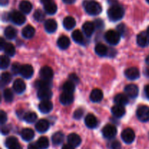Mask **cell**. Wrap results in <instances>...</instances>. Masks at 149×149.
I'll use <instances>...</instances> for the list:
<instances>
[{"label": "cell", "instance_id": "13", "mask_svg": "<svg viewBox=\"0 0 149 149\" xmlns=\"http://www.w3.org/2000/svg\"><path fill=\"white\" fill-rule=\"evenodd\" d=\"M84 123H85L86 126L87 127L90 128V129H93V128H95L97 127L98 122H97V118L95 117V115L92 114V113H89L85 117Z\"/></svg>", "mask_w": 149, "mask_h": 149}, {"label": "cell", "instance_id": "59", "mask_svg": "<svg viewBox=\"0 0 149 149\" xmlns=\"http://www.w3.org/2000/svg\"><path fill=\"white\" fill-rule=\"evenodd\" d=\"M9 0H0V4L1 6H5L8 4Z\"/></svg>", "mask_w": 149, "mask_h": 149}, {"label": "cell", "instance_id": "46", "mask_svg": "<svg viewBox=\"0 0 149 149\" xmlns=\"http://www.w3.org/2000/svg\"><path fill=\"white\" fill-rule=\"evenodd\" d=\"M20 68H21V65H20L18 63H15L12 65V72H13V74H15V75H17V74H20Z\"/></svg>", "mask_w": 149, "mask_h": 149}, {"label": "cell", "instance_id": "14", "mask_svg": "<svg viewBox=\"0 0 149 149\" xmlns=\"http://www.w3.org/2000/svg\"><path fill=\"white\" fill-rule=\"evenodd\" d=\"M49 127V123L46 119H41L36 122L35 125V128L36 130L40 133H44L47 132Z\"/></svg>", "mask_w": 149, "mask_h": 149}, {"label": "cell", "instance_id": "7", "mask_svg": "<svg viewBox=\"0 0 149 149\" xmlns=\"http://www.w3.org/2000/svg\"><path fill=\"white\" fill-rule=\"evenodd\" d=\"M122 138L125 143L130 144L135 141V134L134 131L130 128H127L124 130L122 132Z\"/></svg>", "mask_w": 149, "mask_h": 149}, {"label": "cell", "instance_id": "54", "mask_svg": "<svg viewBox=\"0 0 149 149\" xmlns=\"http://www.w3.org/2000/svg\"><path fill=\"white\" fill-rule=\"evenodd\" d=\"M28 149H40L38 147V146L36 145V143H31L29 144V146H28Z\"/></svg>", "mask_w": 149, "mask_h": 149}, {"label": "cell", "instance_id": "20", "mask_svg": "<svg viewBox=\"0 0 149 149\" xmlns=\"http://www.w3.org/2000/svg\"><path fill=\"white\" fill-rule=\"evenodd\" d=\"M68 144L71 145L72 146L75 147L79 146L81 143V139L79 135L76 133H71L68 136Z\"/></svg>", "mask_w": 149, "mask_h": 149}, {"label": "cell", "instance_id": "56", "mask_svg": "<svg viewBox=\"0 0 149 149\" xmlns=\"http://www.w3.org/2000/svg\"><path fill=\"white\" fill-rule=\"evenodd\" d=\"M62 149H74V147L70 144H65L62 147Z\"/></svg>", "mask_w": 149, "mask_h": 149}, {"label": "cell", "instance_id": "5", "mask_svg": "<svg viewBox=\"0 0 149 149\" xmlns=\"http://www.w3.org/2000/svg\"><path fill=\"white\" fill-rule=\"evenodd\" d=\"M137 117L141 122H147L149 121V107L146 106H141L138 108L136 112Z\"/></svg>", "mask_w": 149, "mask_h": 149}, {"label": "cell", "instance_id": "58", "mask_svg": "<svg viewBox=\"0 0 149 149\" xmlns=\"http://www.w3.org/2000/svg\"><path fill=\"white\" fill-rule=\"evenodd\" d=\"M76 0H63L64 3L65 4H74Z\"/></svg>", "mask_w": 149, "mask_h": 149}, {"label": "cell", "instance_id": "45", "mask_svg": "<svg viewBox=\"0 0 149 149\" xmlns=\"http://www.w3.org/2000/svg\"><path fill=\"white\" fill-rule=\"evenodd\" d=\"M127 28L125 26V24L123 23H121V24L118 25V26L116 27V31L119 33L120 35H125V33H126Z\"/></svg>", "mask_w": 149, "mask_h": 149}, {"label": "cell", "instance_id": "16", "mask_svg": "<svg viewBox=\"0 0 149 149\" xmlns=\"http://www.w3.org/2000/svg\"><path fill=\"white\" fill-rule=\"evenodd\" d=\"M5 146L8 149H23L15 137H10L7 138Z\"/></svg>", "mask_w": 149, "mask_h": 149}, {"label": "cell", "instance_id": "38", "mask_svg": "<svg viewBox=\"0 0 149 149\" xmlns=\"http://www.w3.org/2000/svg\"><path fill=\"white\" fill-rule=\"evenodd\" d=\"M23 119L27 123H33L37 119V115L34 112H27L23 115Z\"/></svg>", "mask_w": 149, "mask_h": 149}, {"label": "cell", "instance_id": "53", "mask_svg": "<svg viewBox=\"0 0 149 149\" xmlns=\"http://www.w3.org/2000/svg\"><path fill=\"white\" fill-rule=\"evenodd\" d=\"M144 92H145V95L146 97L149 100V84L146 86L145 89H144Z\"/></svg>", "mask_w": 149, "mask_h": 149}, {"label": "cell", "instance_id": "29", "mask_svg": "<svg viewBox=\"0 0 149 149\" xmlns=\"http://www.w3.org/2000/svg\"><path fill=\"white\" fill-rule=\"evenodd\" d=\"M52 86V82H51V81H49V80H38V81L35 83V87H36L39 90L50 89Z\"/></svg>", "mask_w": 149, "mask_h": 149}, {"label": "cell", "instance_id": "24", "mask_svg": "<svg viewBox=\"0 0 149 149\" xmlns=\"http://www.w3.org/2000/svg\"><path fill=\"white\" fill-rule=\"evenodd\" d=\"M95 51L96 54L100 57L108 56V53H109V48L103 44H97L95 47Z\"/></svg>", "mask_w": 149, "mask_h": 149}, {"label": "cell", "instance_id": "47", "mask_svg": "<svg viewBox=\"0 0 149 149\" xmlns=\"http://www.w3.org/2000/svg\"><path fill=\"white\" fill-rule=\"evenodd\" d=\"M7 121V113L4 111L1 110L0 111V124L1 125H3L4 124L6 123V122Z\"/></svg>", "mask_w": 149, "mask_h": 149}, {"label": "cell", "instance_id": "18", "mask_svg": "<svg viewBox=\"0 0 149 149\" xmlns=\"http://www.w3.org/2000/svg\"><path fill=\"white\" fill-rule=\"evenodd\" d=\"M26 83L20 79H17L13 82V89L17 94H21L26 90Z\"/></svg>", "mask_w": 149, "mask_h": 149}, {"label": "cell", "instance_id": "50", "mask_svg": "<svg viewBox=\"0 0 149 149\" xmlns=\"http://www.w3.org/2000/svg\"><path fill=\"white\" fill-rule=\"evenodd\" d=\"M94 23L95 26V28H97V29H102L103 28V26H104L103 21L102 20H100V19H97V20H95Z\"/></svg>", "mask_w": 149, "mask_h": 149}, {"label": "cell", "instance_id": "34", "mask_svg": "<svg viewBox=\"0 0 149 149\" xmlns=\"http://www.w3.org/2000/svg\"><path fill=\"white\" fill-rule=\"evenodd\" d=\"M64 141V135L61 132H57L52 136V142L55 146H59Z\"/></svg>", "mask_w": 149, "mask_h": 149}, {"label": "cell", "instance_id": "33", "mask_svg": "<svg viewBox=\"0 0 149 149\" xmlns=\"http://www.w3.org/2000/svg\"><path fill=\"white\" fill-rule=\"evenodd\" d=\"M4 34L7 39L12 40V39H14L17 36V31L12 26H8L4 29Z\"/></svg>", "mask_w": 149, "mask_h": 149}, {"label": "cell", "instance_id": "2", "mask_svg": "<svg viewBox=\"0 0 149 149\" xmlns=\"http://www.w3.org/2000/svg\"><path fill=\"white\" fill-rule=\"evenodd\" d=\"M85 11L90 15H97L102 12V7L94 0H86L83 3Z\"/></svg>", "mask_w": 149, "mask_h": 149}, {"label": "cell", "instance_id": "32", "mask_svg": "<svg viewBox=\"0 0 149 149\" xmlns=\"http://www.w3.org/2000/svg\"><path fill=\"white\" fill-rule=\"evenodd\" d=\"M21 138L25 141H31L34 138V132L31 129L26 128L21 131Z\"/></svg>", "mask_w": 149, "mask_h": 149}, {"label": "cell", "instance_id": "19", "mask_svg": "<svg viewBox=\"0 0 149 149\" xmlns=\"http://www.w3.org/2000/svg\"><path fill=\"white\" fill-rule=\"evenodd\" d=\"M74 101V95L71 93H63L60 96V102L64 106L71 104Z\"/></svg>", "mask_w": 149, "mask_h": 149}, {"label": "cell", "instance_id": "49", "mask_svg": "<svg viewBox=\"0 0 149 149\" xmlns=\"http://www.w3.org/2000/svg\"><path fill=\"white\" fill-rule=\"evenodd\" d=\"M122 146L118 141H113L111 143L110 148L111 149H121Z\"/></svg>", "mask_w": 149, "mask_h": 149}, {"label": "cell", "instance_id": "1", "mask_svg": "<svg viewBox=\"0 0 149 149\" xmlns=\"http://www.w3.org/2000/svg\"><path fill=\"white\" fill-rule=\"evenodd\" d=\"M125 15V9L119 4L111 6L108 10V16L111 21L120 20Z\"/></svg>", "mask_w": 149, "mask_h": 149}, {"label": "cell", "instance_id": "60", "mask_svg": "<svg viewBox=\"0 0 149 149\" xmlns=\"http://www.w3.org/2000/svg\"><path fill=\"white\" fill-rule=\"evenodd\" d=\"M40 1L42 4H43L44 5H45V4H49V3L52 2V0H40Z\"/></svg>", "mask_w": 149, "mask_h": 149}, {"label": "cell", "instance_id": "15", "mask_svg": "<svg viewBox=\"0 0 149 149\" xmlns=\"http://www.w3.org/2000/svg\"><path fill=\"white\" fill-rule=\"evenodd\" d=\"M53 109V105L49 100H43L39 104V110L43 113H48Z\"/></svg>", "mask_w": 149, "mask_h": 149}, {"label": "cell", "instance_id": "40", "mask_svg": "<svg viewBox=\"0 0 149 149\" xmlns=\"http://www.w3.org/2000/svg\"><path fill=\"white\" fill-rule=\"evenodd\" d=\"M36 145L40 149H47L49 147V141L46 137H41L38 139Z\"/></svg>", "mask_w": 149, "mask_h": 149}, {"label": "cell", "instance_id": "63", "mask_svg": "<svg viewBox=\"0 0 149 149\" xmlns=\"http://www.w3.org/2000/svg\"><path fill=\"white\" fill-rule=\"evenodd\" d=\"M146 74H147V76H148V77H149V68L148 70H147V71H146Z\"/></svg>", "mask_w": 149, "mask_h": 149}, {"label": "cell", "instance_id": "37", "mask_svg": "<svg viewBox=\"0 0 149 149\" xmlns=\"http://www.w3.org/2000/svg\"><path fill=\"white\" fill-rule=\"evenodd\" d=\"M3 50H4L5 55L7 56L13 57L15 54V48L14 45L11 43H6Z\"/></svg>", "mask_w": 149, "mask_h": 149}, {"label": "cell", "instance_id": "12", "mask_svg": "<svg viewBox=\"0 0 149 149\" xmlns=\"http://www.w3.org/2000/svg\"><path fill=\"white\" fill-rule=\"evenodd\" d=\"M125 75L128 79L135 80L140 77V71L139 70L135 67L129 68L125 71Z\"/></svg>", "mask_w": 149, "mask_h": 149}, {"label": "cell", "instance_id": "64", "mask_svg": "<svg viewBox=\"0 0 149 149\" xmlns=\"http://www.w3.org/2000/svg\"><path fill=\"white\" fill-rule=\"evenodd\" d=\"M146 1H147V2H148V4H149V0H146Z\"/></svg>", "mask_w": 149, "mask_h": 149}, {"label": "cell", "instance_id": "43", "mask_svg": "<svg viewBox=\"0 0 149 149\" xmlns=\"http://www.w3.org/2000/svg\"><path fill=\"white\" fill-rule=\"evenodd\" d=\"M33 17L38 22H42L45 19V14L41 10H36L33 14Z\"/></svg>", "mask_w": 149, "mask_h": 149}, {"label": "cell", "instance_id": "48", "mask_svg": "<svg viewBox=\"0 0 149 149\" xmlns=\"http://www.w3.org/2000/svg\"><path fill=\"white\" fill-rule=\"evenodd\" d=\"M83 114H84V111H83L82 109H77V110L74 112V118L76 119H80L82 117Z\"/></svg>", "mask_w": 149, "mask_h": 149}, {"label": "cell", "instance_id": "11", "mask_svg": "<svg viewBox=\"0 0 149 149\" xmlns=\"http://www.w3.org/2000/svg\"><path fill=\"white\" fill-rule=\"evenodd\" d=\"M137 43L141 47H146L149 45V36L146 32H141L137 36Z\"/></svg>", "mask_w": 149, "mask_h": 149}, {"label": "cell", "instance_id": "57", "mask_svg": "<svg viewBox=\"0 0 149 149\" xmlns=\"http://www.w3.org/2000/svg\"><path fill=\"white\" fill-rule=\"evenodd\" d=\"M108 1H109V3L111 6H113V5H116V4H118L117 0H108Z\"/></svg>", "mask_w": 149, "mask_h": 149}, {"label": "cell", "instance_id": "22", "mask_svg": "<svg viewBox=\"0 0 149 149\" xmlns=\"http://www.w3.org/2000/svg\"><path fill=\"white\" fill-rule=\"evenodd\" d=\"M90 97L91 101L94 102V103H98V102L101 101L103 97V92L100 89H94L91 92Z\"/></svg>", "mask_w": 149, "mask_h": 149}, {"label": "cell", "instance_id": "21", "mask_svg": "<svg viewBox=\"0 0 149 149\" xmlns=\"http://www.w3.org/2000/svg\"><path fill=\"white\" fill-rule=\"evenodd\" d=\"M45 28L47 32L49 33H54L55 31L57 30L58 28V24H57L56 21L53 19H49L47 20L45 23Z\"/></svg>", "mask_w": 149, "mask_h": 149}, {"label": "cell", "instance_id": "41", "mask_svg": "<svg viewBox=\"0 0 149 149\" xmlns=\"http://www.w3.org/2000/svg\"><path fill=\"white\" fill-rule=\"evenodd\" d=\"M10 61L7 55H1L0 58V68L1 69H6L10 65Z\"/></svg>", "mask_w": 149, "mask_h": 149}, {"label": "cell", "instance_id": "8", "mask_svg": "<svg viewBox=\"0 0 149 149\" xmlns=\"http://www.w3.org/2000/svg\"><path fill=\"white\" fill-rule=\"evenodd\" d=\"M125 92L126 93V95L128 97L130 98H135L138 95V93H139V90L137 85L133 84H128L125 87Z\"/></svg>", "mask_w": 149, "mask_h": 149}, {"label": "cell", "instance_id": "23", "mask_svg": "<svg viewBox=\"0 0 149 149\" xmlns=\"http://www.w3.org/2000/svg\"><path fill=\"white\" fill-rule=\"evenodd\" d=\"M125 107L119 105H115L111 109L112 114L116 118H122L125 114Z\"/></svg>", "mask_w": 149, "mask_h": 149}, {"label": "cell", "instance_id": "39", "mask_svg": "<svg viewBox=\"0 0 149 149\" xmlns=\"http://www.w3.org/2000/svg\"><path fill=\"white\" fill-rule=\"evenodd\" d=\"M63 90L64 93H68L73 94V93L75 90V84L71 81H66V82L64 83L63 86Z\"/></svg>", "mask_w": 149, "mask_h": 149}, {"label": "cell", "instance_id": "10", "mask_svg": "<svg viewBox=\"0 0 149 149\" xmlns=\"http://www.w3.org/2000/svg\"><path fill=\"white\" fill-rule=\"evenodd\" d=\"M20 74L25 79H30L31 78L33 74V68L31 65H21L20 71Z\"/></svg>", "mask_w": 149, "mask_h": 149}, {"label": "cell", "instance_id": "30", "mask_svg": "<svg viewBox=\"0 0 149 149\" xmlns=\"http://www.w3.org/2000/svg\"><path fill=\"white\" fill-rule=\"evenodd\" d=\"M57 44H58V46L59 47V48L62 49H65L70 46L71 42H70V39L68 36H61L58 39Z\"/></svg>", "mask_w": 149, "mask_h": 149}, {"label": "cell", "instance_id": "4", "mask_svg": "<svg viewBox=\"0 0 149 149\" xmlns=\"http://www.w3.org/2000/svg\"><path fill=\"white\" fill-rule=\"evenodd\" d=\"M9 18L13 23L17 25V26H21L26 22V17L23 13L19 11H16V10L12 12L9 15Z\"/></svg>", "mask_w": 149, "mask_h": 149}, {"label": "cell", "instance_id": "26", "mask_svg": "<svg viewBox=\"0 0 149 149\" xmlns=\"http://www.w3.org/2000/svg\"><path fill=\"white\" fill-rule=\"evenodd\" d=\"M37 96L40 100H49L52 97V93L50 89H46V90H40L38 91Z\"/></svg>", "mask_w": 149, "mask_h": 149}, {"label": "cell", "instance_id": "36", "mask_svg": "<svg viewBox=\"0 0 149 149\" xmlns=\"http://www.w3.org/2000/svg\"><path fill=\"white\" fill-rule=\"evenodd\" d=\"M44 8H45V13L48 15H54L55 13H56L57 10H58V7L53 1L44 5Z\"/></svg>", "mask_w": 149, "mask_h": 149}, {"label": "cell", "instance_id": "17", "mask_svg": "<svg viewBox=\"0 0 149 149\" xmlns=\"http://www.w3.org/2000/svg\"><path fill=\"white\" fill-rule=\"evenodd\" d=\"M95 26L94 23H92V22H86L83 24L82 26V30L83 32L84 33V34L87 36L90 37L93 34L95 31Z\"/></svg>", "mask_w": 149, "mask_h": 149}, {"label": "cell", "instance_id": "62", "mask_svg": "<svg viewBox=\"0 0 149 149\" xmlns=\"http://www.w3.org/2000/svg\"><path fill=\"white\" fill-rule=\"evenodd\" d=\"M146 33H147V34H148V36H149V26L148 27V29H147V32H146Z\"/></svg>", "mask_w": 149, "mask_h": 149}, {"label": "cell", "instance_id": "44", "mask_svg": "<svg viewBox=\"0 0 149 149\" xmlns=\"http://www.w3.org/2000/svg\"><path fill=\"white\" fill-rule=\"evenodd\" d=\"M12 79V76L10 73L8 72H4L1 74V82L4 84H9Z\"/></svg>", "mask_w": 149, "mask_h": 149}, {"label": "cell", "instance_id": "6", "mask_svg": "<svg viewBox=\"0 0 149 149\" xmlns=\"http://www.w3.org/2000/svg\"><path fill=\"white\" fill-rule=\"evenodd\" d=\"M102 133H103L104 138H107V139H111V138H113L116 135L117 130H116V127L114 125H106L103 128Z\"/></svg>", "mask_w": 149, "mask_h": 149}, {"label": "cell", "instance_id": "27", "mask_svg": "<svg viewBox=\"0 0 149 149\" xmlns=\"http://www.w3.org/2000/svg\"><path fill=\"white\" fill-rule=\"evenodd\" d=\"M63 25L66 30H71L76 26V20L71 16H67L63 21Z\"/></svg>", "mask_w": 149, "mask_h": 149}, {"label": "cell", "instance_id": "28", "mask_svg": "<svg viewBox=\"0 0 149 149\" xmlns=\"http://www.w3.org/2000/svg\"><path fill=\"white\" fill-rule=\"evenodd\" d=\"M35 34V29L32 26H26L23 28V31H22V36L25 38V39H31Z\"/></svg>", "mask_w": 149, "mask_h": 149}, {"label": "cell", "instance_id": "61", "mask_svg": "<svg viewBox=\"0 0 149 149\" xmlns=\"http://www.w3.org/2000/svg\"><path fill=\"white\" fill-rule=\"evenodd\" d=\"M146 63L148 65H149V55H148L146 58Z\"/></svg>", "mask_w": 149, "mask_h": 149}, {"label": "cell", "instance_id": "3", "mask_svg": "<svg viewBox=\"0 0 149 149\" xmlns=\"http://www.w3.org/2000/svg\"><path fill=\"white\" fill-rule=\"evenodd\" d=\"M121 35L116 31L109 30L105 33V39L111 45H116L120 41Z\"/></svg>", "mask_w": 149, "mask_h": 149}, {"label": "cell", "instance_id": "9", "mask_svg": "<svg viewBox=\"0 0 149 149\" xmlns=\"http://www.w3.org/2000/svg\"><path fill=\"white\" fill-rule=\"evenodd\" d=\"M39 75L41 78L44 80H49L50 81L53 77L54 73L52 68L49 66H44L41 68L39 71Z\"/></svg>", "mask_w": 149, "mask_h": 149}, {"label": "cell", "instance_id": "51", "mask_svg": "<svg viewBox=\"0 0 149 149\" xmlns=\"http://www.w3.org/2000/svg\"><path fill=\"white\" fill-rule=\"evenodd\" d=\"M69 81H72L73 83H74V84H77V83H79V79L78 77H77L76 74H71V75L69 76Z\"/></svg>", "mask_w": 149, "mask_h": 149}, {"label": "cell", "instance_id": "35", "mask_svg": "<svg viewBox=\"0 0 149 149\" xmlns=\"http://www.w3.org/2000/svg\"><path fill=\"white\" fill-rule=\"evenodd\" d=\"M72 39L76 43L79 44V45H82L84 44V39L83 33L80 31L79 30H75L72 33Z\"/></svg>", "mask_w": 149, "mask_h": 149}, {"label": "cell", "instance_id": "55", "mask_svg": "<svg viewBox=\"0 0 149 149\" xmlns=\"http://www.w3.org/2000/svg\"><path fill=\"white\" fill-rule=\"evenodd\" d=\"M6 43L4 42V39L3 38H1V40H0V48H1V50H3L4 48V46H5Z\"/></svg>", "mask_w": 149, "mask_h": 149}, {"label": "cell", "instance_id": "42", "mask_svg": "<svg viewBox=\"0 0 149 149\" xmlns=\"http://www.w3.org/2000/svg\"><path fill=\"white\" fill-rule=\"evenodd\" d=\"M3 97L7 103H10L13 100V93L10 89H5L3 93Z\"/></svg>", "mask_w": 149, "mask_h": 149}, {"label": "cell", "instance_id": "25", "mask_svg": "<svg viewBox=\"0 0 149 149\" xmlns=\"http://www.w3.org/2000/svg\"><path fill=\"white\" fill-rule=\"evenodd\" d=\"M114 103H116V105L124 106L129 103V99L126 95L119 93L114 97Z\"/></svg>", "mask_w": 149, "mask_h": 149}, {"label": "cell", "instance_id": "31", "mask_svg": "<svg viewBox=\"0 0 149 149\" xmlns=\"http://www.w3.org/2000/svg\"><path fill=\"white\" fill-rule=\"evenodd\" d=\"M19 8L23 13L29 14L32 10V4L30 1H27V0H23L19 4Z\"/></svg>", "mask_w": 149, "mask_h": 149}, {"label": "cell", "instance_id": "52", "mask_svg": "<svg viewBox=\"0 0 149 149\" xmlns=\"http://www.w3.org/2000/svg\"><path fill=\"white\" fill-rule=\"evenodd\" d=\"M9 127L10 126H3L1 127V132L3 135H7V134H9V132L10 131V128Z\"/></svg>", "mask_w": 149, "mask_h": 149}]
</instances>
